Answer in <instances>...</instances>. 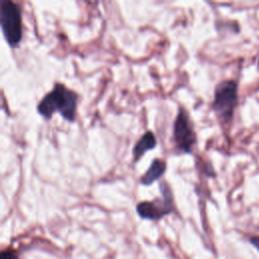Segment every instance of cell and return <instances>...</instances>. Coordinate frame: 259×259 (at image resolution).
<instances>
[{"mask_svg": "<svg viewBox=\"0 0 259 259\" xmlns=\"http://www.w3.org/2000/svg\"><path fill=\"white\" fill-rule=\"evenodd\" d=\"M160 197L153 200L141 201L137 204V212L142 219L159 221L165 215H168L176 210L172 189L166 181H162L160 183Z\"/></svg>", "mask_w": 259, "mask_h": 259, "instance_id": "cell-4", "label": "cell"}, {"mask_svg": "<svg viewBox=\"0 0 259 259\" xmlns=\"http://www.w3.org/2000/svg\"><path fill=\"white\" fill-rule=\"evenodd\" d=\"M196 134L193 122L187 110L183 106H179L178 112L173 122L172 141L178 152L183 154H191L196 145Z\"/></svg>", "mask_w": 259, "mask_h": 259, "instance_id": "cell-5", "label": "cell"}, {"mask_svg": "<svg viewBox=\"0 0 259 259\" xmlns=\"http://www.w3.org/2000/svg\"><path fill=\"white\" fill-rule=\"evenodd\" d=\"M250 243L259 251V237L253 236L250 238Z\"/></svg>", "mask_w": 259, "mask_h": 259, "instance_id": "cell-9", "label": "cell"}, {"mask_svg": "<svg viewBox=\"0 0 259 259\" xmlns=\"http://www.w3.org/2000/svg\"><path fill=\"white\" fill-rule=\"evenodd\" d=\"M238 102V83L235 80H225L215 86L211 107L222 122L232 120Z\"/></svg>", "mask_w": 259, "mask_h": 259, "instance_id": "cell-2", "label": "cell"}, {"mask_svg": "<svg viewBox=\"0 0 259 259\" xmlns=\"http://www.w3.org/2000/svg\"><path fill=\"white\" fill-rule=\"evenodd\" d=\"M167 168L166 162L163 159L155 158L148 170L142 175L141 177V183L145 186H150L155 181L159 180L165 173Z\"/></svg>", "mask_w": 259, "mask_h": 259, "instance_id": "cell-7", "label": "cell"}, {"mask_svg": "<svg viewBox=\"0 0 259 259\" xmlns=\"http://www.w3.org/2000/svg\"><path fill=\"white\" fill-rule=\"evenodd\" d=\"M258 68H259V59H258Z\"/></svg>", "mask_w": 259, "mask_h": 259, "instance_id": "cell-10", "label": "cell"}, {"mask_svg": "<svg viewBox=\"0 0 259 259\" xmlns=\"http://www.w3.org/2000/svg\"><path fill=\"white\" fill-rule=\"evenodd\" d=\"M1 29L10 48H17L22 39V14L20 6L10 0H2L0 8Z\"/></svg>", "mask_w": 259, "mask_h": 259, "instance_id": "cell-3", "label": "cell"}, {"mask_svg": "<svg viewBox=\"0 0 259 259\" xmlns=\"http://www.w3.org/2000/svg\"><path fill=\"white\" fill-rule=\"evenodd\" d=\"M78 101L79 95L74 90L63 83L56 82L52 90L39 100L36 110L46 119H51L56 112H59L63 118L73 122L77 115Z\"/></svg>", "mask_w": 259, "mask_h": 259, "instance_id": "cell-1", "label": "cell"}, {"mask_svg": "<svg viewBox=\"0 0 259 259\" xmlns=\"http://www.w3.org/2000/svg\"><path fill=\"white\" fill-rule=\"evenodd\" d=\"M0 259H18V256L14 250L5 249L1 252Z\"/></svg>", "mask_w": 259, "mask_h": 259, "instance_id": "cell-8", "label": "cell"}, {"mask_svg": "<svg viewBox=\"0 0 259 259\" xmlns=\"http://www.w3.org/2000/svg\"><path fill=\"white\" fill-rule=\"evenodd\" d=\"M157 146V138L154 135L153 132L147 131L145 132L142 137L137 141L133 148V158L134 161L137 162L139 161L145 154L146 152L153 150Z\"/></svg>", "mask_w": 259, "mask_h": 259, "instance_id": "cell-6", "label": "cell"}]
</instances>
